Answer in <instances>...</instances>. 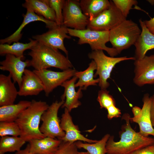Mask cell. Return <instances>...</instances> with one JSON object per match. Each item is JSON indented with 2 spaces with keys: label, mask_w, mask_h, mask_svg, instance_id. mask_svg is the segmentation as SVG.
Returning <instances> with one entry per match:
<instances>
[{
  "label": "cell",
  "mask_w": 154,
  "mask_h": 154,
  "mask_svg": "<svg viewBox=\"0 0 154 154\" xmlns=\"http://www.w3.org/2000/svg\"><path fill=\"white\" fill-rule=\"evenodd\" d=\"M130 115L123 114L122 119L125 123L123 125L119 132L120 139L114 140V136L109 137L106 146L107 154H131L134 152L154 144V138L144 137L135 131L131 127Z\"/></svg>",
  "instance_id": "1"
},
{
  "label": "cell",
  "mask_w": 154,
  "mask_h": 154,
  "mask_svg": "<svg viewBox=\"0 0 154 154\" xmlns=\"http://www.w3.org/2000/svg\"><path fill=\"white\" fill-rule=\"evenodd\" d=\"M49 106L45 101L33 100L15 121L21 131L20 136L26 142L45 137L40 132L39 126L42 116Z\"/></svg>",
  "instance_id": "2"
},
{
  "label": "cell",
  "mask_w": 154,
  "mask_h": 154,
  "mask_svg": "<svg viewBox=\"0 0 154 154\" xmlns=\"http://www.w3.org/2000/svg\"><path fill=\"white\" fill-rule=\"evenodd\" d=\"M30 50L28 54L31 58V60H29V67H33L35 70H40L53 67L64 70L73 67L68 57L58 50L38 42Z\"/></svg>",
  "instance_id": "3"
},
{
  "label": "cell",
  "mask_w": 154,
  "mask_h": 154,
  "mask_svg": "<svg viewBox=\"0 0 154 154\" xmlns=\"http://www.w3.org/2000/svg\"><path fill=\"white\" fill-rule=\"evenodd\" d=\"M141 32L137 23L126 19L109 31V41L119 54L134 45Z\"/></svg>",
  "instance_id": "4"
},
{
  "label": "cell",
  "mask_w": 154,
  "mask_h": 154,
  "mask_svg": "<svg viewBox=\"0 0 154 154\" xmlns=\"http://www.w3.org/2000/svg\"><path fill=\"white\" fill-rule=\"evenodd\" d=\"M68 34L70 36L79 38L78 44L82 45L88 44L92 50H104L110 56L114 57L118 54L115 48L106 46L109 41V31H100L86 28L83 30H77L68 28Z\"/></svg>",
  "instance_id": "5"
},
{
  "label": "cell",
  "mask_w": 154,
  "mask_h": 154,
  "mask_svg": "<svg viewBox=\"0 0 154 154\" xmlns=\"http://www.w3.org/2000/svg\"><path fill=\"white\" fill-rule=\"evenodd\" d=\"M103 50H92L88 54V57L95 62L97 68L94 77L99 76V86L101 90H106L110 84L108 80L110 78L111 73L115 66L119 62L127 60H135V57L123 56L114 57L106 55Z\"/></svg>",
  "instance_id": "6"
},
{
  "label": "cell",
  "mask_w": 154,
  "mask_h": 154,
  "mask_svg": "<svg viewBox=\"0 0 154 154\" xmlns=\"http://www.w3.org/2000/svg\"><path fill=\"white\" fill-rule=\"evenodd\" d=\"M64 101L61 100L53 102L42 115V123L39 129L45 137L60 140L65 136V133L61 127L60 120L58 116V110Z\"/></svg>",
  "instance_id": "7"
},
{
  "label": "cell",
  "mask_w": 154,
  "mask_h": 154,
  "mask_svg": "<svg viewBox=\"0 0 154 154\" xmlns=\"http://www.w3.org/2000/svg\"><path fill=\"white\" fill-rule=\"evenodd\" d=\"M110 7L97 17L89 18L86 28L100 31H109L126 19L110 1Z\"/></svg>",
  "instance_id": "8"
},
{
  "label": "cell",
  "mask_w": 154,
  "mask_h": 154,
  "mask_svg": "<svg viewBox=\"0 0 154 154\" xmlns=\"http://www.w3.org/2000/svg\"><path fill=\"white\" fill-rule=\"evenodd\" d=\"M62 14L63 25L66 27L77 30L86 29L89 18L83 13L80 0H65Z\"/></svg>",
  "instance_id": "9"
},
{
  "label": "cell",
  "mask_w": 154,
  "mask_h": 154,
  "mask_svg": "<svg viewBox=\"0 0 154 154\" xmlns=\"http://www.w3.org/2000/svg\"><path fill=\"white\" fill-rule=\"evenodd\" d=\"M41 80L44 87L45 95L48 96L58 86L75 75L76 72L74 69L69 68L61 72H56L48 69L33 70Z\"/></svg>",
  "instance_id": "10"
},
{
  "label": "cell",
  "mask_w": 154,
  "mask_h": 154,
  "mask_svg": "<svg viewBox=\"0 0 154 154\" xmlns=\"http://www.w3.org/2000/svg\"><path fill=\"white\" fill-rule=\"evenodd\" d=\"M68 28L64 25L57 26L42 34L34 35L32 38L45 46L62 50L67 57L68 51L64 46V40L65 38H71L67 35L68 34Z\"/></svg>",
  "instance_id": "11"
},
{
  "label": "cell",
  "mask_w": 154,
  "mask_h": 154,
  "mask_svg": "<svg viewBox=\"0 0 154 154\" xmlns=\"http://www.w3.org/2000/svg\"><path fill=\"white\" fill-rule=\"evenodd\" d=\"M134 83L139 86L154 84V54L135 60Z\"/></svg>",
  "instance_id": "12"
},
{
  "label": "cell",
  "mask_w": 154,
  "mask_h": 154,
  "mask_svg": "<svg viewBox=\"0 0 154 154\" xmlns=\"http://www.w3.org/2000/svg\"><path fill=\"white\" fill-rule=\"evenodd\" d=\"M60 125L65 133V136L60 139L62 141L71 142L80 141L92 143L98 141L88 138L81 133L78 126L74 123L70 112L66 108L61 116Z\"/></svg>",
  "instance_id": "13"
},
{
  "label": "cell",
  "mask_w": 154,
  "mask_h": 154,
  "mask_svg": "<svg viewBox=\"0 0 154 154\" xmlns=\"http://www.w3.org/2000/svg\"><path fill=\"white\" fill-rule=\"evenodd\" d=\"M23 60L21 58L8 54L5 55V59L0 62V70L8 71L13 82L17 83L19 87L21 85L25 68L29 67V60Z\"/></svg>",
  "instance_id": "14"
},
{
  "label": "cell",
  "mask_w": 154,
  "mask_h": 154,
  "mask_svg": "<svg viewBox=\"0 0 154 154\" xmlns=\"http://www.w3.org/2000/svg\"><path fill=\"white\" fill-rule=\"evenodd\" d=\"M142 101L143 104L140 113L136 116L131 117L130 121L138 124L139 128V132L141 135L145 137L151 135L154 137V128L150 114L151 99L148 94L144 95Z\"/></svg>",
  "instance_id": "15"
},
{
  "label": "cell",
  "mask_w": 154,
  "mask_h": 154,
  "mask_svg": "<svg viewBox=\"0 0 154 154\" xmlns=\"http://www.w3.org/2000/svg\"><path fill=\"white\" fill-rule=\"evenodd\" d=\"M19 88L18 94L20 96H37L44 90V86L39 77L33 70L26 68Z\"/></svg>",
  "instance_id": "16"
},
{
  "label": "cell",
  "mask_w": 154,
  "mask_h": 154,
  "mask_svg": "<svg viewBox=\"0 0 154 154\" xmlns=\"http://www.w3.org/2000/svg\"><path fill=\"white\" fill-rule=\"evenodd\" d=\"M27 10L26 13L23 15V21L17 29L9 37L1 39L0 44L6 43L11 44L12 42H19L22 37L21 32L23 29L26 25L31 22L38 21L42 22L45 24L46 27L49 29L54 28L57 26L55 22L47 20L31 10Z\"/></svg>",
  "instance_id": "17"
},
{
  "label": "cell",
  "mask_w": 154,
  "mask_h": 154,
  "mask_svg": "<svg viewBox=\"0 0 154 154\" xmlns=\"http://www.w3.org/2000/svg\"><path fill=\"white\" fill-rule=\"evenodd\" d=\"M78 78L75 76L64 82L61 86L64 88V93L61 97L62 100H65L62 108L67 109L70 112L81 105L79 99L82 96V88H79L77 91L75 89V84Z\"/></svg>",
  "instance_id": "18"
},
{
  "label": "cell",
  "mask_w": 154,
  "mask_h": 154,
  "mask_svg": "<svg viewBox=\"0 0 154 154\" xmlns=\"http://www.w3.org/2000/svg\"><path fill=\"white\" fill-rule=\"evenodd\" d=\"M141 32L134 45L135 60L140 59L145 56L148 51L154 48V35L151 33L141 19L139 20Z\"/></svg>",
  "instance_id": "19"
},
{
  "label": "cell",
  "mask_w": 154,
  "mask_h": 154,
  "mask_svg": "<svg viewBox=\"0 0 154 154\" xmlns=\"http://www.w3.org/2000/svg\"><path fill=\"white\" fill-rule=\"evenodd\" d=\"M11 76L0 74V106L14 104L18 94Z\"/></svg>",
  "instance_id": "20"
},
{
  "label": "cell",
  "mask_w": 154,
  "mask_h": 154,
  "mask_svg": "<svg viewBox=\"0 0 154 154\" xmlns=\"http://www.w3.org/2000/svg\"><path fill=\"white\" fill-rule=\"evenodd\" d=\"M62 142L48 137L33 139L29 142L30 151L34 154H54Z\"/></svg>",
  "instance_id": "21"
},
{
  "label": "cell",
  "mask_w": 154,
  "mask_h": 154,
  "mask_svg": "<svg viewBox=\"0 0 154 154\" xmlns=\"http://www.w3.org/2000/svg\"><path fill=\"white\" fill-rule=\"evenodd\" d=\"M22 6L27 10L33 11L47 20L56 22L55 13L45 0H25Z\"/></svg>",
  "instance_id": "22"
},
{
  "label": "cell",
  "mask_w": 154,
  "mask_h": 154,
  "mask_svg": "<svg viewBox=\"0 0 154 154\" xmlns=\"http://www.w3.org/2000/svg\"><path fill=\"white\" fill-rule=\"evenodd\" d=\"M31 103V101L22 100L16 104L0 106V121H15Z\"/></svg>",
  "instance_id": "23"
},
{
  "label": "cell",
  "mask_w": 154,
  "mask_h": 154,
  "mask_svg": "<svg viewBox=\"0 0 154 154\" xmlns=\"http://www.w3.org/2000/svg\"><path fill=\"white\" fill-rule=\"evenodd\" d=\"M111 1L108 0H81L80 5L84 14L88 18L96 17L108 9Z\"/></svg>",
  "instance_id": "24"
},
{
  "label": "cell",
  "mask_w": 154,
  "mask_h": 154,
  "mask_svg": "<svg viewBox=\"0 0 154 154\" xmlns=\"http://www.w3.org/2000/svg\"><path fill=\"white\" fill-rule=\"evenodd\" d=\"M96 68V64L92 60L86 70L82 71L76 72L74 76L78 79V80L75 84V87H79L82 88L83 90H85L89 86L96 85L99 82V78H94V71Z\"/></svg>",
  "instance_id": "25"
},
{
  "label": "cell",
  "mask_w": 154,
  "mask_h": 154,
  "mask_svg": "<svg viewBox=\"0 0 154 154\" xmlns=\"http://www.w3.org/2000/svg\"><path fill=\"white\" fill-rule=\"evenodd\" d=\"M30 42L24 43L19 42H14L12 44H0V55L1 56L11 54L17 57L24 59V52L28 49H31L38 42L37 40L30 39Z\"/></svg>",
  "instance_id": "26"
},
{
  "label": "cell",
  "mask_w": 154,
  "mask_h": 154,
  "mask_svg": "<svg viewBox=\"0 0 154 154\" xmlns=\"http://www.w3.org/2000/svg\"><path fill=\"white\" fill-rule=\"evenodd\" d=\"M26 142L20 136L1 137L0 139V154L19 151Z\"/></svg>",
  "instance_id": "27"
},
{
  "label": "cell",
  "mask_w": 154,
  "mask_h": 154,
  "mask_svg": "<svg viewBox=\"0 0 154 154\" xmlns=\"http://www.w3.org/2000/svg\"><path fill=\"white\" fill-rule=\"evenodd\" d=\"M110 136V134H107L94 143H84L78 141L76 142L75 144L78 149H84L90 154H106L107 142Z\"/></svg>",
  "instance_id": "28"
},
{
  "label": "cell",
  "mask_w": 154,
  "mask_h": 154,
  "mask_svg": "<svg viewBox=\"0 0 154 154\" xmlns=\"http://www.w3.org/2000/svg\"><path fill=\"white\" fill-rule=\"evenodd\" d=\"M20 135V128L15 121H0L1 137L8 135L19 136Z\"/></svg>",
  "instance_id": "29"
},
{
  "label": "cell",
  "mask_w": 154,
  "mask_h": 154,
  "mask_svg": "<svg viewBox=\"0 0 154 154\" xmlns=\"http://www.w3.org/2000/svg\"><path fill=\"white\" fill-rule=\"evenodd\" d=\"M65 0H45L54 10L56 17V23L58 26L63 25V9Z\"/></svg>",
  "instance_id": "30"
},
{
  "label": "cell",
  "mask_w": 154,
  "mask_h": 154,
  "mask_svg": "<svg viewBox=\"0 0 154 154\" xmlns=\"http://www.w3.org/2000/svg\"><path fill=\"white\" fill-rule=\"evenodd\" d=\"M97 100L101 109L104 108L106 110L112 106L116 105L115 99L106 90H101L99 91Z\"/></svg>",
  "instance_id": "31"
},
{
  "label": "cell",
  "mask_w": 154,
  "mask_h": 154,
  "mask_svg": "<svg viewBox=\"0 0 154 154\" xmlns=\"http://www.w3.org/2000/svg\"><path fill=\"white\" fill-rule=\"evenodd\" d=\"M116 7L126 18L129 14L130 10L133 5H136L138 2L135 0H113Z\"/></svg>",
  "instance_id": "32"
},
{
  "label": "cell",
  "mask_w": 154,
  "mask_h": 154,
  "mask_svg": "<svg viewBox=\"0 0 154 154\" xmlns=\"http://www.w3.org/2000/svg\"><path fill=\"white\" fill-rule=\"evenodd\" d=\"M78 148L75 142L62 141L54 154H78Z\"/></svg>",
  "instance_id": "33"
},
{
  "label": "cell",
  "mask_w": 154,
  "mask_h": 154,
  "mask_svg": "<svg viewBox=\"0 0 154 154\" xmlns=\"http://www.w3.org/2000/svg\"><path fill=\"white\" fill-rule=\"evenodd\" d=\"M106 110L108 112L107 117L109 119L121 117V111L116 105L112 106L108 108Z\"/></svg>",
  "instance_id": "34"
},
{
  "label": "cell",
  "mask_w": 154,
  "mask_h": 154,
  "mask_svg": "<svg viewBox=\"0 0 154 154\" xmlns=\"http://www.w3.org/2000/svg\"><path fill=\"white\" fill-rule=\"evenodd\" d=\"M131 154H154V144L139 149Z\"/></svg>",
  "instance_id": "35"
},
{
  "label": "cell",
  "mask_w": 154,
  "mask_h": 154,
  "mask_svg": "<svg viewBox=\"0 0 154 154\" xmlns=\"http://www.w3.org/2000/svg\"><path fill=\"white\" fill-rule=\"evenodd\" d=\"M151 103L150 109V114L152 125L154 127V94L150 97Z\"/></svg>",
  "instance_id": "36"
},
{
  "label": "cell",
  "mask_w": 154,
  "mask_h": 154,
  "mask_svg": "<svg viewBox=\"0 0 154 154\" xmlns=\"http://www.w3.org/2000/svg\"><path fill=\"white\" fill-rule=\"evenodd\" d=\"M143 22L149 30L154 35V17L151 18L149 20H145Z\"/></svg>",
  "instance_id": "37"
},
{
  "label": "cell",
  "mask_w": 154,
  "mask_h": 154,
  "mask_svg": "<svg viewBox=\"0 0 154 154\" xmlns=\"http://www.w3.org/2000/svg\"><path fill=\"white\" fill-rule=\"evenodd\" d=\"M14 154H34L31 153L30 150V147L28 144L26 147L23 149L20 150L19 151L16 152Z\"/></svg>",
  "instance_id": "38"
},
{
  "label": "cell",
  "mask_w": 154,
  "mask_h": 154,
  "mask_svg": "<svg viewBox=\"0 0 154 154\" xmlns=\"http://www.w3.org/2000/svg\"><path fill=\"white\" fill-rule=\"evenodd\" d=\"M141 110V109L138 106H135L133 107L132 110L133 115V117L136 116L139 114Z\"/></svg>",
  "instance_id": "39"
},
{
  "label": "cell",
  "mask_w": 154,
  "mask_h": 154,
  "mask_svg": "<svg viewBox=\"0 0 154 154\" xmlns=\"http://www.w3.org/2000/svg\"><path fill=\"white\" fill-rule=\"evenodd\" d=\"M78 154H90L88 152H79Z\"/></svg>",
  "instance_id": "40"
},
{
  "label": "cell",
  "mask_w": 154,
  "mask_h": 154,
  "mask_svg": "<svg viewBox=\"0 0 154 154\" xmlns=\"http://www.w3.org/2000/svg\"><path fill=\"white\" fill-rule=\"evenodd\" d=\"M147 1L152 5L154 4V0H148Z\"/></svg>",
  "instance_id": "41"
}]
</instances>
